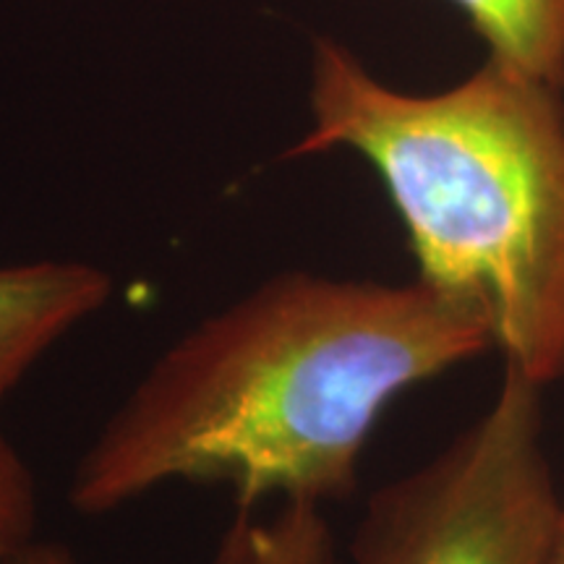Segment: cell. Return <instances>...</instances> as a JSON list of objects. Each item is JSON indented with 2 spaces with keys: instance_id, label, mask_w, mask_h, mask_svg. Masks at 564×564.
<instances>
[{
  "instance_id": "cell-2",
  "label": "cell",
  "mask_w": 564,
  "mask_h": 564,
  "mask_svg": "<svg viewBox=\"0 0 564 564\" xmlns=\"http://www.w3.org/2000/svg\"><path fill=\"white\" fill-rule=\"evenodd\" d=\"M312 129L288 158L350 150L405 225L419 280L474 312L505 369L564 382V97L486 61L434 95L319 40Z\"/></svg>"
},
{
  "instance_id": "cell-5",
  "label": "cell",
  "mask_w": 564,
  "mask_h": 564,
  "mask_svg": "<svg viewBox=\"0 0 564 564\" xmlns=\"http://www.w3.org/2000/svg\"><path fill=\"white\" fill-rule=\"evenodd\" d=\"M491 63L564 89V0H453Z\"/></svg>"
},
{
  "instance_id": "cell-9",
  "label": "cell",
  "mask_w": 564,
  "mask_h": 564,
  "mask_svg": "<svg viewBox=\"0 0 564 564\" xmlns=\"http://www.w3.org/2000/svg\"><path fill=\"white\" fill-rule=\"evenodd\" d=\"M546 564H564V510H562L560 528H556L554 544H552V552H549Z\"/></svg>"
},
{
  "instance_id": "cell-10",
  "label": "cell",
  "mask_w": 564,
  "mask_h": 564,
  "mask_svg": "<svg viewBox=\"0 0 564 564\" xmlns=\"http://www.w3.org/2000/svg\"><path fill=\"white\" fill-rule=\"evenodd\" d=\"M562 97H564V89H562Z\"/></svg>"
},
{
  "instance_id": "cell-8",
  "label": "cell",
  "mask_w": 564,
  "mask_h": 564,
  "mask_svg": "<svg viewBox=\"0 0 564 564\" xmlns=\"http://www.w3.org/2000/svg\"><path fill=\"white\" fill-rule=\"evenodd\" d=\"M0 564H82V562L68 546L34 539L32 544L19 549L17 554H11L9 560H3Z\"/></svg>"
},
{
  "instance_id": "cell-3",
  "label": "cell",
  "mask_w": 564,
  "mask_h": 564,
  "mask_svg": "<svg viewBox=\"0 0 564 564\" xmlns=\"http://www.w3.org/2000/svg\"><path fill=\"white\" fill-rule=\"evenodd\" d=\"M564 502L544 442V387L510 369L440 455L379 489L356 564H546Z\"/></svg>"
},
{
  "instance_id": "cell-6",
  "label": "cell",
  "mask_w": 564,
  "mask_h": 564,
  "mask_svg": "<svg viewBox=\"0 0 564 564\" xmlns=\"http://www.w3.org/2000/svg\"><path fill=\"white\" fill-rule=\"evenodd\" d=\"M212 564H337L335 533L322 505L282 502L267 518L238 510Z\"/></svg>"
},
{
  "instance_id": "cell-7",
  "label": "cell",
  "mask_w": 564,
  "mask_h": 564,
  "mask_svg": "<svg viewBox=\"0 0 564 564\" xmlns=\"http://www.w3.org/2000/svg\"><path fill=\"white\" fill-rule=\"evenodd\" d=\"M37 518V484L30 465L0 429V562L32 544Z\"/></svg>"
},
{
  "instance_id": "cell-4",
  "label": "cell",
  "mask_w": 564,
  "mask_h": 564,
  "mask_svg": "<svg viewBox=\"0 0 564 564\" xmlns=\"http://www.w3.org/2000/svg\"><path fill=\"white\" fill-rule=\"evenodd\" d=\"M112 280L84 262L0 267V403L76 324L110 301Z\"/></svg>"
},
{
  "instance_id": "cell-1",
  "label": "cell",
  "mask_w": 564,
  "mask_h": 564,
  "mask_svg": "<svg viewBox=\"0 0 564 564\" xmlns=\"http://www.w3.org/2000/svg\"><path fill=\"white\" fill-rule=\"evenodd\" d=\"M494 350L474 312L403 285L278 272L204 316L133 384L68 486L108 514L160 486H228L238 510L324 505L400 394Z\"/></svg>"
}]
</instances>
